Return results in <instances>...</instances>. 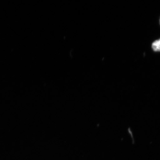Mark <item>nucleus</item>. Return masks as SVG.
Segmentation results:
<instances>
[{"mask_svg": "<svg viewBox=\"0 0 160 160\" xmlns=\"http://www.w3.org/2000/svg\"><path fill=\"white\" fill-rule=\"evenodd\" d=\"M152 48L154 51H160V39L153 42L152 44Z\"/></svg>", "mask_w": 160, "mask_h": 160, "instance_id": "f257e3e1", "label": "nucleus"}, {"mask_svg": "<svg viewBox=\"0 0 160 160\" xmlns=\"http://www.w3.org/2000/svg\"></svg>", "mask_w": 160, "mask_h": 160, "instance_id": "f03ea898", "label": "nucleus"}]
</instances>
